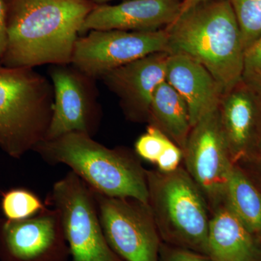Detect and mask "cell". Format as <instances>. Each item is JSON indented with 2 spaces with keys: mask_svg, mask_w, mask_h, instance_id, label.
Segmentation results:
<instances>
[{
  "mask_svg": "<svg viewBox=\"0 0 261 261\" xmlns=\"http://www.w3.org/2000/svg\"><path fill=\"white\" fill-rule=\"evenodd\" d=\"M89 0H8V45L0 63L11 68L70 65Z\"/></svg>",
  "mask_w": 261,
  "mask_h": 261,
  "instance_id": "1",
  "label": "cell"
},
{
  "mask_svg": "<svg viewBox=\"0 0 261 261\" xmlns=\"http://www.w3.org/2000/svg\"><path fill=\"white\" fill-rule=\"evenodd\" d=\"M169 54L194 58L208 70L223 95L241 82L245 49L229 0H208L178 15L166 29Z\"/></svg>",
  "mask_w": 261,
  "mask_h": 261,
  "instance_id": "2",
  "label": "cell"
},
{
  "mask_svg": "<svg viewBox=\"0 0 261 261\" xmlns=\"http://www.w3.org/2000/svg\"><path fill=\"white\" fill-rule=\"evenodd\" d=\"M34 151L49 164L68 166L98 194L130 197L148 204L147 170L128 149L108 148L91 136L71 132L42 141Z\"/></svg>",
  "mask_w": 261,
  "mask_h": 261,
  "instance_id": "3",
  "label": "cell"
},
{
  "mask_svg": "<svg viewBox=\"0 0 261 261\" xmlns=\"http://www.w3.org/2000/svg\"><path fill=\"white\" fill-rule=\"evenodd\" d=\"M53 84L34 68L0 63V147L20 159L45 139L51 115Z\"/></svg>",
  "mask_w": 261,
  "mask_h": 261,
  "instance_id": "4",
  "label": "cell"
},
{
  "mask_svg": "<svg viewBox=\"0 0 261 261\" xmlns=\"http://www.w3.org/2000/svg\"><path fill=\"white\" fill-rule=\"evenodd\" d=\"M148 204L163 243L207 256L211 214L205 197L184 166L147 170Z\"/></svg>",
  "mask_w": 261,
  "mask_h": 261,
  "instance_id": "5",
  "label": "cell"
},
{
  "mask_svg": "<svg viewBox=\"0 0 261 261\" xmlns=\"http://www.w3.org/2000/svg\"><path fill=\"white\" fill-rule=\"evenodd\" d=\"M46 204L59 213L73 261H125L105 237L93 191L73 171L54 184Z\"/></svg>",
  "mask_w": 261,
  "mask_h": 261,
  "instance_id": "6",
  "label": "cell"
},
{
  "mask_svg": "<svg viewBox=\"0 0 261 261\" xmlns=\"http://www.w3.org/2000/svg\"><path fill=\"white\" fill-rule=\"evenodd\" d=\"M93 192L103 233L113 251L125 261H160L163 242L149 204Z\"/></svg>",
  "mask_w": 261,
  "mask_h": 261,
  "instance_id": "7",
  "label": "cell"
},
{
  "mask_svg": "<svg viewBox=\"0 0 261 261\" xmlns=\"http://www.w3.org/2000/svg\"><path fill=\"white\" fill-rule=\"evenodd\" d=\"M183 162L205 197L210 214L224 205L233 164L223 135L219 108L192 127L183 151Z\"/></svg>",
  "mask_w": 261,
  "mask_h": 261,
  "instance_id": "8",
  "label": "cell"
},
{
  "mask_svg": "<svg viewBox=\"0 0 261 261\" xmlns=\"http://www.w3.org/2000/svg\"><path fill=\"white\" fill-rule=\"evenodd\" d=\"M166 30L154 32L90 31L78 37L71 64L97 80L111 70L159 51H167Z\"/></svg>",
  "mask_w": 261,
  "mask_h": 261,
  "instance_id": "9",
  "label": "cell"
},
{
  "mask_svg": "<svg viewBox=\"0 0 261 261\" xmlns=\"http://www.w3.org/2000/svg\"><path fill=\"white\" fill-rule=\"evenodd\" d=\"M49 73L54 102L44 140H53L71 132L93 137L101 118L95 80L69 65H53Z\"/></svg>",
  "mask_w": 261,
  "mask_h": 261,
  "instance_id": "10",
  "label": "cell"
},
{
  "mask_svg": "<svg viewBox=\"0 0 261 261\" xmlns=\"http://www.w3.org/2000/svg\"><path fill=\"white\" fill-rule=\"evenodd\" d=\"M3 261H68L69 247L56 209L47 208L23 221L0 219Z\"/></svg>",
  "mask_w": 261,
  "mask_h": 261,
  "instance_id": "11",
  "label": "cell"
},
{
  "mask_svg": "<svg viewBox=\"0 0 261 261\" xmlns=\"http://www.w3.org/2000/svg\"><path fill=\"white\" fill-rule=\"evenodd\" d=\"M169 53L159 51L108 72L101 79L120 99L128 121L147 123L152 96L166 81Z\"/></svg>",
  "mask_w": 261,
  "mask_h": 261,
  "instance_id": "12",
  "label": "cell"
},
{
  "mask_svg": "<svg viewBox=\"0 0 261 261\" xmlns=\"http://www.w3.org/2000/svg\"><path fill=\"white\" fill-rule=\"evenodd\" d=\"M220 121L233 165L252 155L261 143V99L239 82L221 97Z\"/></svg>",
  "mask_w": 261,
  "mask_h": 261,
  "instance_id": "13",
  "label": "cell"
},
{
  "mask_svg": "<svg viewBox=\"0 0 261 261\" xmlns=\"http://www.w3.org/2000/svg\"><path fill=\"white\" fill-rule=\"evenodd\" d=\"M181 4L180 0H126L116 5H96L84 20L80 34L90 31L164 29L178 18Z\"/></svg>",
  "mask_w": 261,
  "mask_h": 261,
  "instance_id": "14",
  "label": "cell"
},
{
  "mask_svg": "<svg viewBox=\"0 0 261 261\" xmlns=\"http://www.w3.org/2000/svg\"><path fill=\"white\" fill-rule=\"evenodd\" d=\"M166 82L186 102L192 127L219 108L223 96L221 87L210 72L194 58L182 54L168 55Z\"/></svg>",
  "mask_w": 261,
  "mask_h": 261,
  "instance_id": "15",
  "label": "cell"
},
{
  "mask_svg": "<svg viewBox=\"0 0 261 261\" xmlns=\"http://www.w3.org/2000/svg\"><path fill=\"white\" fill-rule=\"evenodd\" d=\"M207 256L211 261H261V241L224 204L211 214Z\"/></svg>",
  "mask_w": 261,
  "mask_h": 261,
  "instance_id": "16",
  "label": "cell"
},
{
  "mask_svg": "<svg viewBox=\"0 0 261 261\" xmlns=\"http://www.w3.org/2000/svg\"><path fill=\"white\" fill-rule=\"evenodd\" d=\"M147 123L161 130L184 151L192 129L188 108L166 81L154 91Z\"/></svg>",
  "mask_w": 261,
  "mask_h": 261,
  "instance_id": "17",
  "label": "cell"
},
{
  "mask_svg": "<svg viewBox=\"0 0 261 261\" xmlns=\"http://www.w3.org/2000/svg\"><path fill=\"white\" fill-rule=\"evenodd\" d=\"M224 204L261 241V190L237 165L228 178Z\"/></svg>",
  "mask_w": 261,
  "mask_h": 261,
  "instance_id": "18",
  "label": "cell"
},
{
  "mask_svg": "<svg viewBox=\"0 0 261 261\" xmlns=\"http://www.w3.org/2000/svg\"><path fill=\"white\" fill-rule=\"evenodd\" d=\"M0 207L5 219L15 221L31 219L47 207L35 192L23 187L2 192Z\"/></svg>",
  "mask_w": 261,
  "mask_h": 261,
  "instance_id": "19",
  "label": "cell"
},
{
  "mask_svg": "<svg viewBox=\"0 0 261 261\" xmlns=\"http://www.w3.org/2000/svg\"><path fill=\"white\" fill-rule=\"evenodd\" d=\"M246 49L261 36V0H229Z\"/></svg>",
  "mask_w": 261,
  "mask_h": 261,
  "instance_id": "20",
  "label": "cell"
},
{
  "mask_svg": "<svg viewBox=\"0 0 261 261\" xmlns=\"http://www.w3.org/2000/svg\"><path fill=\"white\" fill-rule=\"evenodd\" d=\"M173 141L161 130L148 125L146 132L136 141L135 153L140 159L156 164Z\"/></svg>",
  "mask_w": 261,
  "mask_h": 261,
  "instance_id": "21",
  "label": "cell"
},
{
  "mask_svg": "<svg viewBox=\"0 0 261 261\" xmlns=\"http://www.w3.org/2000/svg\"><path fill=\"white\" fill-rule=\"evenodd\" d=\"M242 80L261 99V36L245 49Z\"/></svg>",
  "mask_w": 261,
  "mask_h": 261,
  "instance_id": "22",
  "label": "cell"
},
{
  "mask_svg": "<svg viewBox=\"0 0 261 261\" xmlns=\"http://www.w3.org/2000/svg\"><path fill=\"white\" fill-rule=\"evenodd\" d=\"M160 261L211 260L207 255L162 243L160 249Z\"/></svg>",
  "mask_w": 261,
  "mask_h": 261,
  "instance_id": "23",
  "label": "cell"
},
{
  "mask_svg": "<svg viewBox=\"0 0 261 261\" xmlns=\"http://www.w3.org/2000/svg\"><path fill=\"white\" fill-rule=\"evenodd\" d=\"M182 161L183 151L174 142H172L160 158L156 166L161 172H172L181 166Z\"/></svg>",
  "mask_w": 261,
  "mask_h": 261,
  "instance_id": "24",
  "label": "cell"
},
{
  "mask_svg": "<svg viewBox=\"0 0 261 261\" xmlns=\"http://www.w3.org/2000/svg\"><path fill=\"white\" fill-rule=\"evenodd\" d=\"M237 166L261 190V143L250 157Z\"/></svg>",
  "mask_w": 261,
  "mask_h": 261,
  "instance_id": "25",
  "label": "cell"
},
{
  "mask_svg": "<svg viewBox=\"0 0 261 261\" xmlns=\"http://www.w3.org/2000/svg\"><path fill=\"white\" fill-rule=\"evenodd\" d=\"M8 0H0V61L8 45Z\"/></svg>",
  "mask_w": 261,
  "mask_h": 261,
  "instance_id": "26",
  "label": "cell"
},
{
  "mask_svg": "<svg viewBox=\"0 0 261 261\" xmlns=\"http://www.w3.org/2000/svg\"><path fill=\"white\" fill-rule=\"evenodd\" d=\"M206 1H208V0H182L180 14L182 13H185V11L193 8L196 5Z\"/></svg>",
  "mask_w": 261,
  "mask_h": 261,
  "instance_id": "27",
  "label": "cell"
},
{
  "mask_svg": "<svg viewBox=\"0 0 261 261\" xmlns=\"http://www.w3.org/2000/svg\"><path fill=\"white\" fill-rule=\"evenodd\" d=\"M89 1L92 2L95 5H102L106 4L108 2L113 1V0H89Z\"/></svg>",
  "mask_w": 261,
  "mask_h": 261,
  "instance_id": "28",
  "label": "cell"
}]
</instances>
